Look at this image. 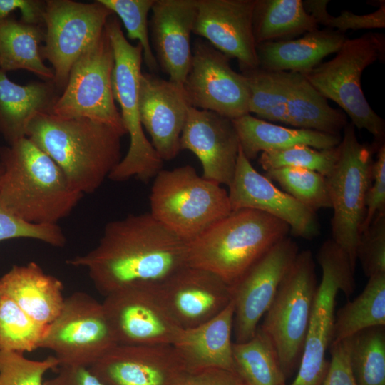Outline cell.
<instances>
[{
    "label": "cell",
    "instance_id": "ba28073f",
    "mask_svg": "<svg viewBox=\"0 0 385 385\" xmlns=\"http://www.w3.org/2000/svg\"><path fill=\"white\" fill-rule=\"evenodd\" d=\"M309 250L299 252L259 328L271 340L287 379L299 367L317 288Z\"/></svg>",
    "mask_w": 385,
    "mask_h": 385
},
{
    "label": "cell",
    "instance_id": "681fc988",
    "mask_svg": "<svg viewBox=\"0 0 385 385\" xmlns=\"http://www.w3.org/2000/svg\"><path fill=\"white\" fill-rule=\"evenodd\" d=\"M2 173H3V166H2L1 163L0 162V179H1Z\"/></svg>",
    "mask_w": 385,
    "mask_h": 385
},
{
    "label": "cell",
    "instance_id": "836d02e7",
    "mask_svg": "<svg viewBox=\"0 0 385 385\" xmlns=\"http://www.w3.org/2000/svg\"><path fill=\"white\" fill-rule=\"evenodd\" d=\"M249 88V113L265 121L289 125L287 93L283 71L260 67L243 71Z\"/></svg>",
    "mask_w": 385,
    "mask_h": 385
},
{
    "label": "cell",
    "instance_id": "9a60e30c",
    "mask_svg": "<svg viewBox=\"0 0 385 385\" xmlns=\"http://www.w3.org/2000/svg\"><path fill=\"white\" fill-rule=\"evenodd\" d=\"M102 304L118 344L173 345L181 329L157 287L123 289Z\"/></svg>",
    "mask_w": 385,
    "mask_h": 385
},
{
    "label": "cell",
    "instance_id": "e0dca14e",
    "mask_svg": "<svg viewBox=\"0 0 385 385\" xmlns=\"http://www.w3.org/2000/svg\"><path fill=\"white\" fill-rule=\"evenodd\" d=\"M228 196L232 210H257L272 215L289 227L294 237L312 240L320 233L316 212L277 188L265 175L257 171L240 146Z\"/></svg>",
    "mask_w": 385,
    "mask_h": 385
},
{
    "label": "cell",
    "instance_id": "d4e9b609",
    "mask_svg": "<svg viewBox=\"0 0 385 385\" xmlns=\"http://www.w3.org/2000/svg\"><path fill=\"white\" fill-rule=\"evenodd\" d=\"M62 282L35 262L13 265L0 277V294L13 299L37 322L48 325L58 315L65 297Z\"/></svg>",
    "mask_w": 385,
    "mask_h": 385
},
{
    "label": "cell",
    "instance_id": "7bdbcfd3",
    "mask_svg": "<svg viewBox=\"0 0 385 385\" xmlns=\"http://www.w3.org/2000/svg\"><path fill=\"white\" fill-rule=\"evenodd\" d=\"M16 238L34 239L56 247L66 244V236L58 225L26 222L11 214L0 204V242Z\"/></svg>",
    "mask_w": 385,
    "mask_h": 385
},
{
    "label": "cell",
    "instance_id": "4316f807",
    "mask_svg": "<svg viewBox=\"0 0 385 385\" xmlns=\"http://www.w3.org/2000/svg\"><path fill=\"white\" fill-rule=\"evenodd\" d=\"M52 81L18 85L0 69V133L9 144L26 137L31 120L50 113L59 96Z\"/></svg>",
    "mask_w": 385,
    "mask_h": 385
},
{
    "label": "cell",
    "instance_id": "4fadbf2b",
    "mask_svg": "<svg viewBox=\"0 0 385 385\" xmlns=\"http://www.w3.org/2000/svg\"><path fill=\"white\" fill-rule=\"evenodd\" d=\"M112 14L98 0L93 3L46 1L44 45L41 53L52 66V81L59 91L64 89L74 63L100 38Z\"/></svg>",
    "mask_w": 385,
    "mask_h": 385
},
{
    "label": "cell",
    "instance_id": "7dc6e473",
    "mask_svg": "<svg viewBox=\"0 0 385 385\" xmlns=\"http://www.w3.org/2000/svg\"><path fill=\"white\" fill-rule=\"evenodd\" d=\"M46 1L39 0H0V19L8 18L13 11L19 10L21 21L29 24L43 23Z\"/></svg>",
    "mask_w": 385,
    "mask_h": 385
},
{
    "label": "cell",
    "instance_id": "8992f818",
    "mask_svg": "<svg viewBox=\"0 0 385 385\" xmlns=\"http://www.w3.org/2000/svg\"><path fill=\"white\" fill-rule=\"evenodd\" d=\"M384 36L366 33L346 38L333 58L302 73L324 98L344 110L354 127L366 130L381 143L385 135V123L367 102L361 78L366 67L384 58Z\"/></svg>",
    "mask_w": 385,
    "mask_h": 385
},
{
    "label": "cell",
    "instance_id": "f35d334b",
    "mask_svg": "<svg viewBox=\"0 0 385 385\" xmlns=\"http://www.w3.org/2000/svg\"><path fill=\"white\" fill-rule=\"evenodd\" d=\"M338 145L324 150L297 145L282 150L264 152L260 153L259 163L265 172L281 168H300L317 172L326 177L337 160Z\"/></svg>",
    "mask_w": 385,
    "mask_h": 385
},
{
    "label": "cell",
    "instance_id": "7c38bea8",
    "mask_svg": "<svg viewBox=\"0 0 385 385\" xmlns=\"http://www.w3.org/2000/svg\"><path fill=\"white\" fill-rule=\"evenodd\" d=\"M116 344L102 302L76 292L65 297L39 349L52 351L59 366L89 368Z\"/></svg>",
    "mask_w": 385,
    "mask_h": 385
},
{
    "label": "cell",
    "instance_id": "7402d4cb",
    "mask_svg": "<svg viewBox=\"0 0 385 385\" xmlns=\"http://www.w3.org/2000/svg\"><path fill=\"white\" fill-rule=\"evenodd\" d=\"M180 150L199 159L202 176L229 186L237 164L240 142L232 120L216 113L190 106L180 140Z\"/></svg>",
    "mask_w": 385,
    "mask_h": 385
},
{
    "label": "cell",
    "instance_id": "d590c367",
    "mask_svg": "<svg viewBox=\"0 0 385 385\" xmlns=\"http://www.w3.org/2000/svg\"><path fill=\"white\" fill-rule=\"evenodd\" d=\"M48 325L28 315L13 299L0 294V350L24 354L40 348Z\"/></svg>",
    "mask_w": 385,
    "mask_h": 385
},
{
    "label": "cell",
    "instance_id": "2e32d148",
    "mask_svg": "<svg viewBox=\"0 0 385 385\" xmlns=\"http://www.w3.org/2000/svg\"><path fill=\"white\" fill-rule=\"evenodd\" d=\"M298 252L292 239L283 238L232 286L235 342H246L255 335Z\"/></svg>",
    "mask_w": 385,
    "mask_h": 385
},
{
    "label": "cell",
    "instance_id": "603a6c76",
    "mask_svg": "<svg viewBox=\"0 0 385 385\" xmlns=\"http://www.w3.org/2000/svg\"><path fill=\"white\" fill-rule=\"evenodd\" d=\"M196 0H155L149 26L158 66L170 81L183 85L192 56L190 34Z\"/></svg>",
    "mask_w": 385,
    "mask_h": 385
},
{
    "label": "cell",
    "instance_id": "5b68a950",
    "mask_svg": "<svg viewBox=\"0 0 385 385\" xmlns=\"http://www.w3.org/2000/svg\"><path fill=\"white\" fill-rule=\"evenodd\" d=\"M221 185L190 165L162 169L154 178L149 212L189 243L232 212L228 192Z\"/></svg>",
    "mask_w": 385,
    "mask_h": 385
},
{
    "label": "cell",
    "instance_id": "f1b7e54d",
    "mask_svg": "<svg viewBox=\"0 0 385 385\" xmlns=\"http://www.w3.org/2000/svg\"><path fill=\"white\" fill-rule=\"evenodd\" d=\"M287 93L289 125L332 135H340L347 116L331 107L327 98L304 76L297 72L283 71Z\"/></svg>",
    "mask_w": 385,
    "mask_h": 385
},
{
    "label": "cell",
    "instance_id": "816d5d0a",
    "mask_svg": "<svg viewBox=\"0 0 385 385\" xmlns=\"http://www.w3.org/2000/svg\"><path fill=\"white\" fill-rule=\"evenodd\" d=\"M243 385H245V384Z\"/></svg>",
    "mask_w": 385,
    "mask_h": 385
},
{
    "label": "cell",
    "instance_id": "bcb514c9",
    "mask_svg": "<svg viewBox=\"0 0 385 385\" xmlns=\"http://www.w3.org/2000/svg\"><path fill=\"white\" fill-rule=\"evenodd\" d=\"M240 378L232 371L211 369L183 371L173 385H243Z\"/></svg>",
    "mask_w": 385,
    "mask_h": 385
},
{
    "label": "cell",
    "instance_id": "f6af8a7d",
    "mask_svg": "<svg viewBox=\"0 0 385 385\" xmlns=\"http://www.w3.org/2000/svg\"><path fill=\"white\" fill-rule=\"evenodd\" d=\"M328 370L321 385H358L349 357V339L332 343Z\"/></svg>",
    "mask_w": 385,
    "mask_h": 385
},
{
    "label": "cell",
    "instance_id": "277c9868",
    "mask_svg": "<svg viewBox=\"0 0 385 385\" xmlns=\"http://www.w3.org/2000/svg\"><path fill=\"white\" fill-rule=\"evenodd\" d=\"M289 232L286 222L266 212L232 210L188 243V266L210 271L232 286Z\"/></svg>",
    "mask_w": 385,
    "mask_h": 385
},
{
    "label": "cell",
    "instance_id": "d6986e66",
    "mask_svg": "<svg viewBox=\"0 0 385 385\" xmlns=\"http://www.w3.org/2000/svg\"><path fill=\"white\" fill-rule=\"evenodd\" d=\"M190 104L183 86L152 73H141L138 86L140 119L163 161L175 158Z\"/></svg>",
    "mask_w": 385,
    "mask_h": 385
},
{
    "label": "cell",
    "instance_id": "ee69618b",
    "mask_svg": "<svg viewBox=\"0 0 385 385\" xmlns=\"http://www.w3.org/2000/svg\"><path fill=\"white\" fill-rule=\"evenodd\" d=\"M366 212L361 233L366 230L374 217L385 212V145L377 150L376 160L372 166V182L366 197Z\"/></svg>",
    "mask_w": 385,
    "mask_h": 385
},
{
    "label": "cell",
    "instance_id": "52a82bcc",
    "mask_svg": "<svg viewBox=\"0 0 385 385\" xmlns=\"http://www.w3.org/2000/svg\"><path fill=\"white\" fill-rule=\"evenodd\" d=\"M106 29L114 54L113 97L120 106L121 118L130 135L128 152L108 178L120 182L136 177L148 183L163 169V161L147 139L140 119L138 86L143 48L138 43L134 46L128 42L115 15L108 18Z\"/></svg>",
    "mask_w": 385,
    "mask_h": 385
},
{
    "label": "cell",
    "instance_id": "44dd1931",
    "mask_svg": "<svg viewBox=\"0 0 385 385\" xmlns=\"http://www.w3.org/2000/svg\"><path fill=\"white\" fill-rule=\"evenodd\" d=\"M171 316L181 329L215 317L232 301V288L214 273L187 266L157 287Z\"/></svg>",
    "mask_w": 385,
    "mask_h": 385
},
{
    "label": "cell",
    "instance_id": "f907efd6",
    "mask_svg": "<svg viewBox=\"0 0 385 385\" xmlns=\"http://www.w3.org/2000/svg\"><path fill=\"white\" fill-rule=\"evenodd\" d=\"M282 385H286V384L284 383V384H283Z\"/></svg>",
    "mask_w": 385,
    "mask_h": 385
},
{
    "label": "cell",
    "instance_id": "1f68e13d",
    "mask_svg": "<svg viewBox=\"0 0 385 385\" xmlns=\"http://www.w3.org/2000/svg\"><path fill=\"white\" fill-rule=\"evenodd\" d=\"M381 325L385 326V273L369 277L361 293L339 309L334 317L332 343Z\"/></svg>",
    "mask_w": 385,
    "mask_h": 385
},
{
    "label": "cell",
    "instance_id": "6da1fadb",
    "mask_svg": "<svg viewBox=\"0 0 385 385\" xmlns=\"http://www.w3.org/2000/svg\"><path fill=\"white\" fill-rule=\"evenodd\" d=\"M66 263L83 267L104 297L128 287H157L188 266V243L148 212L108 222L96 246Z\"/></svg>",
    "mask_w": 385,
    "mask_h": 385
},
{
    "label": "cell",
    "instance_id": "e575fe53",
    "mask_svg": "<svg viewBox=\"0 0 385 385\" xmlns=\"http://www.w3.org/2000/svg\"><path fill=\"white\" fill-rule=\"evenodd\" d=\"M349 339L350 364L358 385H385V326L364 329Z\"/></svg>",
    "mask_w": 385,
    "mask_h": 385
},
{
    "label": "cell",
    "instance_id": "d6a6232c",
    "mask_svg": "<svg viewBox=\"0 0 385 385\" xmlns=\"http://www.w3.org/2000/svg\"><path fill=\"white\" fill-rule=\"evenodd\" d=\"M235 372L245 385H282L286 379L277 351L258 327L255 335L243 342H233Z\"/></svg>",
    "mask_w": 385,
    "mask_h": 385
},
{
    "label": "cell",
    "instance_id": "b9f144b4",
    "mask_svg": "<svg viewBox=\"0 0 385 385\" xmlns=\"http://www.w3.org/2000/svg\"><path fill=\"white\" fill-rule=\"evenodd\" d=\"M356 259H359L368 277L385 273V212H379L361 233Z\"/></svg>",
    "mask_w": 385,
    "mask_h": 385
},
{
    "label": "cell",
    "instance_id": "ffe728a7",
    "mask_svg": "<svg viewBox=\"0 0 385 385\" xmlns=\"http://www.w3.org/2000/svg\"><path fill=\"white\" fill-rule=\"evenodd\" d=\"M88 369L104 385H173L185 371L173 345L116 344Z\"/></svg>",
    "mask_w": 385,
    "mask_h": 385
},
{
    "label": "cell",
    "instance_id": "c3c4849f",
    "mask_svg": "<svg viewBox=\"0 0 385 385\" xmlns=\"http://www.w3.org/2000/svg\"><path fill=\"white\" fill-rule=\"evenodd\" d=\"M56 375L44 381L45 385H104L86 367L58 366Z\"/></svg>",
    "mask_w": 385,
    "mask_h": 385
},
{
    "label": "cell",
    "instance_id": "7a4b0ae2",
    "mask_svg": "<svg viewBox=\"0 0 385 385\" xmlns=\"http://www.w3.org/2000/svg\"><path fill=\"white\" fill-rule=\"evenodd\" d=\"M123 135L105 123L50 113L36 115L26 133L57 164L70 186L83 195L96 192L120 162Z\"/></svg>",
    "mask_w": 385,
    "mask_h": 385
},
{
    "label": "cell",
    "instance_id": "4dcf8cb0",
    "mask_svg": "<svg viewBox=\"0 0 385 385\" xmlns=\"http://www.w3.org/2000/svg\"><path fill=\"white\" fill-rule=\"evenodd\" d=\"M252 26L256 44L289 40L318 29L302 0H256Z\"/></svg>",
    "mask_w": 385,
    "mask_h": 385
},
{
    "label": "cell",
    "instance_id": "8d00e7d4",
    "mask_svg": "<svg viewBox=\"0 0 385 385\" xmlns=\"http://www.w3.org/2000/svg\"><path fill=\"white\" fill-rule=\"evenodd\" d=\"M265 176L314 212L332 207L326 178L317 172L300 168H281L266 171Z\"/></svg>",
    "mask_w": 385,
    "mask_h": 385
},
{
    "label": "cell",
    "instance_id": "8fae6325",
    "mask_svg": "<svg viewBox=\"0 0 385 385\" xmlns=\"http://www.w3.org/2000/svg\"><path fill=\"white\" fill-rule=\"evenodd\" d=\"M113 50L105 27L100 38L73 65L50 113L65 118H88L127 134L113 93Z\"/></svg>",
    "mask_w": 385,
    "mask_h": 385
},
{
    "label": "cell",
    "instance_id": "f546056e",
    "mask_svg": "<svg viewBox=\"0 0 385 385\" xmlns=\"http://www.w3.org/2000/svg\"><path fill=\"white\" fill-rule=\"evenodd\" d=\"M44 40L41 25L6 18L0 19V69H24L43 81H52L53 71L43 63L40 44Z\"/></svg>",
    "mask_w": 385,
    "mask_h": 385
},
{
    "label": "cell",
    "instance_id": "ac0fdd59",
    "mask_svg": "<svg viewBox=\"0 0 385 385\" xmlns=\"http://www.w3.org/2000/svg\"><path fill=\"white\" fill-rule=\"evenodd\" d=\"M196 1L192 33L230 58H236L242 71L258 68L252 26L256 0Z\"/></svg>",
    "mask_w": 385,
    "mask_h": 385
},
{
    "label": "cell",
    "instance_id": "ab89813d",
    "mask_svg": "<svg viewBox=\"0 0 385 385\" xmlns=\"http://www.w3.org/2000/svg\"><path fill=\"white\" fill-rule=\"evenodd\" d=\"M58 366L54 356L32 360L21 353L0 350V385H45L46 373Z\"/></svg>",
    "mask_w": 385,
    "mask_h": 385
},
{
    "label": "cell",
    "instance_id": "5bb4252c",
    "mask_svg": "<svg viewBox=\"0 0 385 385\" xmlns=\"http://www.w3.org/2000/svg\"><path fill=\"white\" fill-rule=\"evenodd\" d=\"M230 59L209 43L195 41L183 85L191 107L230 120L249 114L247 80L231 68Z\"/></svg>",
    "mask_w": 385,
    "mask_h": 385
},
{
    "label": "cell",
    "instance_id": "74e56055",
    "mask_svg": "<svg viewBox=\"0 0 385 385\" xmlns=\"http://www.w3.org/2000/svg\"><path fill=\"white\" fill-rule=\"evenodd\" d=\"M121 19L128 37L138 40L143 48L145 63L153 72L158 70L159 66L153 52L148 35V16L155 0H98Z\"/></svg>",
    "mask_w": 385,
    "mask_h": 385
},
{
    "label": "cell",
    "instance_id": "484cf974",
    "mask_svg": "<svg viewBox=\"0 0 385 385\" xmlns=\"http://www.w3.org/2000/svg\"><path fill=\"white\" fill-rule=\"evenodd\" d=\"M346 38L336 30L317 29L299 38L261 43L256 48L259 67L303 73L319 65L324 57L337 53Z\"/></svg>",
    "mask_w": 385,
    "mask_h": 385
},
{
    "label": "cell",
    "instance_id": "3957f363",
    "mask_svg": "<svg viewBox=\"0 0 385 385\" xmlns=\"http://www.w3.org/2000/svg\"><path fill=\"white\" fill-rule=\"evenodd\" d=\"M0 155V204L26 222L58 225L83 196L70 186L52 158L27 137L2 148Z\"/></svg>",
    "mask_w": 385,
    "mask_h": 385
},
{
    "label": "cell",
    "instance_id": "9c48e42d",
    "mask_svg": "<svg viewBox=\"0 0 385 385\" xmlns=\"http://www.w3.org/2000/svg\"><path fill=\"white\" fill-rule=\"evenodd\" d=\"M338 150L336 163L325 177L333 209L332 239L355 268L366 197L372 182L373 151L358 140L351 123L344 127Z\"/></svg>",
    "mask_w": 385,
    "mask_h": 385
},
{
    "label": "cell",
    "instance_id": "60d3db41",
    "mask_svg": "<svg viewBox=\"0 0 385 385\" xmlns=\"http://www.w3.org/2000/svg\"><path fill=\"white\" fill-rule=\"evenodd\" d=\"M329 1H302L305 10L316 21L327 29L343 33L349 29H371L385 27V4H380L379 8L370 14H356L349 11H344L338 16H331L327 9Z\"/></svg>",
    "mask_w": 385,
    "mask_h": 385
},
{
    "label": "cell",
    "instance_id": "83f0119b",
    "mask_svg": "<svg viewBox=\"0 0 385 385\" xmlns=\"http://www.w3.org/2000/svg\"><path fill=\"white\" fill-rule=\"evenodd\" d=\"M240 148L245 156L254 160L259 153L282 150L297 145H307L318 150L337 147L340 135L316 130L288 128L271 123L249 114L232 120Z\"/></svg>",
    "mask_w": 385,
    "mask_h": 385
},
{
    "label": "cell",
    "instance_id": "30bf717a",
    "mask_svg": "<svg viewBox=\"0 0 385 385\" xmlns=\"http://www.w3.org/2000/svg\"><path fill=\"white\" fill-rule=\"evenodd\" d=\"M322 270L317 286L297 374L290 385H321L329 361L326 359L333 337L334 307L339 291L346 297L355 290L354 272L347 253L332 238L317 254Z\"/></svg>",
    "mask_w": 385,
    "mask_h": 385
},
{
    "label": "cell",
    "instance_id": "cb8c5ba5",
    "mask_svg": "<svg viewBox=\"0 0 385 385\" xmlns=\"http://www.w3.org/2000/svg\"><path fill=\"white\" fill-rule=\"evenodd\" d=\"M234 312L232 300L210 321L180 329L173 346L185 371L219 369L235 372L232 341Z\"/></svg>",
    "mask_w": 385,
    "mask_h": 385
}]
</instances>
